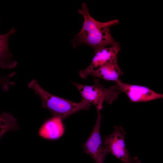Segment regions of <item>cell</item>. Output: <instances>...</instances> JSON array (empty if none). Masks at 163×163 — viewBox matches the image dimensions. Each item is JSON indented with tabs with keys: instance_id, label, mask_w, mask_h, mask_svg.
Instances as JSON below:
<instances>
[{
	"instance_id": "cell-4",
	"label": "cell",
	"mask_w": 163,
	"mask_h": 163,
	"mask_svg": "<svg viewBox=\"0 0 163 163\" xmlns=\"http://www.w3.org/2000/svg\"><path fill=\"white\" fill-rule=\"evenodd\" d=\"M97 110L96 123L90 136L83 145L84 152L90 156L96 163H104L108 152L101 139L100 129L102 116Z\"/></svg>"
},
{
	"instance_id": "cell-8",
	"label": "cell",
	"mask_w": 163,
	"mask_h": 163,
	"mask_svg": "<svg viewBox=\"0 0 163 163\" xmlns=\"http://www.w3.org/2000/svg\"><path fill=\"white\" fill-rule=\"evenodd\" d=\"M64 128L61 119L53 117L44 123L40 128L39 135L49 139H56L63 134Z\"/></svg>"
},
{
	"instance_id": "cell-3",
	"label": "cell",
	"mask_w": 163,
	"mask_h": 163,
	"mask_svg": "<svg viewBox=\"0 0 163 163\" xmlns=\"http://www.w3.org/2000/svg\"><path fill=\"white\" fill-rule=\"evenodd\" d=\"M94 83L91 85L75 83L73 84L80 92L82 99L94 105L97 111L103 108L104 101L111 104L117 99L121 92L116 85L105 88L97 78L94 79Z\"/></svg>"
},
{
	"instance_id": "cell-7",
	"label": "cell",
	"mask_w": 163,
	"mask_h": 163,
	"mask_svg": "<svg viewBox=\"0 0 163 163\" xmlns=\"http://www.w3.org/2000/svg\"><path fill=\"white\" fill-rule=\"evenodd\" d=\"M120 49L119 45L104 47L95 52V55L91 63L86 69L79 71L80 76L85 78L91 71L117 59V56Z\"/></svg>"
},
{
	"instance_id": "cell-2",
	"label": "cell",
	"mask_w": 163,
	"mask_h": 163,
	"mask_svg": "<svg viewBox=\"0 0 163 163\" xmlns=\"http://www.w3.org/2000/svg\"><path fill=\"white\" fill-rule=\"evenodd\" d=\"M28 86L40 97L43 107L50 111L53 117L62 120L80 110H89L91 105L82 99L77 103L52 94L43 88L35 79L30 82Z\"/></svg>"
},
{
	"instance_id": "cell-10",
	"label": "cell",
	"mask_w": 163,
	"mask_h": 163,
	"mask_svg": "<svg viewBox=\"0 0 163 163\" xmlns=\"http://www.w3.org/2000/svg\"><path fill=\"white\" fill-rule=\"evenodd\" d=\"M16 31L13 28L6 34H0V67L2 68L11 69L17 65V62L11 59L13 54L9 50L8 44L9 36Z\"/></svg>"
},
{
	"instance_id": "cell-5",
	"label": "cell",
	"mask_w": 163,
	"mask_h": 163,
	"mask_svg": "<svg viewBox=\"0 0 163 163\" xmlns=\"http://www.w3.org/2000/svg\"><path fill=\"white\" fill-rule=\"evenodd\" d=\"M126 134L121 126H115L113 132L104 137L103 141L108 152L123 163H127L131 156L125 143Z\"/></svg>"
},
{
	"instance_id": "cell-9",
	"label": "cell",
	"mask_w": 163,
	"mask_h": 163,
	"mask_svg": "<svg viewBox=\"0 0 163 163\" xmlns=\"http://www.w3.org/2000/svg\"><path fill=\"white\" fill-rule=\"evenodd\" d=\"M123 74L119 67L117 59H115L99 68L91 71L89 75L101 78L107 81H115Z\"/></svg>"
},
{
	"instance_id": "cell-12",
	"label": "cell",
	"mask_w": 163,
	"mask_h": 163,
	"mask_svg": "<svg viewBox=\"0 0 163 163\" xmlns=\"http://www.w3.org/2000/svg\"><path fill=\"white\" fill-rule=\"evenodd\" d=\"M11 75L7 77H3L0 76V85H7L13 84V83L10 82L8 80V78L11 76Z\"/></svg>"
},
{
	"instance_id": "cell-6",
	"label": "cell",
	"mask_w": 163,
	"mask_h": 163,
	"mask_svg": "<svg viewBox=\"0 0 163 163\" xmlns=\"http://www.w3.org/2000/svg\"><path fill=\"white\" fill-rule=\"evenodd\" d=\"M121 92L124 93L131 102H146L163 98V95L157 93L146 87L123 82L120 79L115 82Z\"/></svg>"
},
{
	"instance_id": "cell-11",
	"label": "cell",
	"mask_w": 163,
	"mask_h": 163,
	"mask_svg": "<svg viewBox=\"0 0 163 163\" xmlns=\"http://www.w3.org/2000/svg\"><path fill=\"white\" fill-rule=\"evenodd\" d=\"M18 128L17 120L12 114L5 112L0 114V139L7 132Z\"/></svg>"
},
{
	"instance_id": "cell-1",
	"label": "cell",
	"mask_w": 163,
	"mask_h": 163,
	"mask_svg": "<svg viewBox=\"0 0 163 163\" xmlns=\"http://www.w3.org/2000/svg\"><path fill=\"white\" fill-rule=\"evenodd\" d=\"M78 12L83 17V23L81 31L72 40L75 48L82 44L91 47L94 52L109 46L119 45L112 37L110 27L118 24L119 21L113 20L106 22L99 21L90 15L86 4L82 5L81 9Z\"/></svg>"
},
{
	"instance_id": "cell-13",
	"label": "cell",
	"mask_w": 163,
	"mask_h": 163,
	"mask_svg": "<svg viewBox=\"0 0 163 163\" xmlns=\"http://www.w3.org/2000/svg\"><path fill=\"white\" fill-rule=\"evenodd\" d=\"M127 163H141L137 157H132L131 156L129 158Z\"/></svg>"
}]
</instances>
